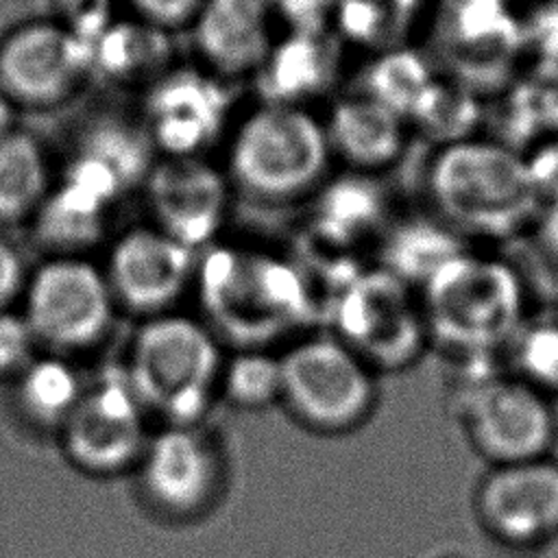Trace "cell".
<instances>
[{
    "label": "cell",
    "mask_w": 558,
    "mask_h": 558,
    "mask_svg": "<svg viewBox=\"0 0 558 558\" xmlns=\"http://www.w3.org/2000/svg\"><path fill=\"white\" fill-rule=\"evenodd\" d=\"M427 192L440 220L462 238L488 242L532 231L543 207L525 155L499 140L438 146L427 166Z\"/></svg>",
    "instance_id": "obj_1"
},
{
    "label": "cell",
    "mask_w": 558,
    "mask_h": 558,
    "mask_svg": "<svg viewBox=\"0 0 558 558\" xmlns=\"http://www.w3.org/2000/svg\"><path fill=\"white\" fill-rule=\"evenodd\" d=\"M421 301L432 344L442 347L453 360L501 357L534 307L514 262L471 246L423 286Z\"/></svg>",
    "instance_id": "obj_2"
},
{
    "label": "cell",
    "mask_w": 558,
    "mask_h": 558,
    "mask_svg": "<svg viewBox=\"0 0 558 558\" xmlns=\"http://www.w3.org/2000/svg\"><path fill=\"white\" fill-rule=\"evenodd\" d=\"M225 357L209 325L174 310L140 320L120 371L148 416L192 425L220 397Z\"/></svg>",
    "instance_id": "obj_3"
},
{
    "label": "cell",
    "mask_w": 558,
    "mask_h": 558,
    "mask_svg": "<svg viewBox=\"0 0 558 558\" xmlns=\"http://www.w3.org/2000/svg\"><path fill=\"white\" fill-rule=\"evenodd\" d=\"M451 408L486 466L549 458L558 442L556 401L517 379L501 357L456 360Z\"/></svg>",
    "instance_id": "obj_4"
},
{
    "label": "cell",
    "mask_w": 558,
    "mask_h": 558,
    "mask_svg": "<svg viewBox=\"0 0 558 558\" xmlns=\"http://www.w3.org/2000/svg\"><path fill=\"white\" fill-rule=\"evenodd\" d=\"M329 161L331 146L316 113L264 100L231 135L229 181L259 201H292L320 185Z\"/></svg>",
    "instance_id": "obj_5"
},
{
    "label": "cell",
    "mask_w": 558,
    "mask_h": 558,
    "mask_svg": "<svg viewBox=\"0 0 558 558\" xmlns=\"http://www.w3.org/2000/svg\"><path fill=\"white\" fill-rule=\"evenodd\" d=\"M279 362V403L305 429L325 436L349 434L375 412L377 373L338 336L299 338Z\"/></svg>",
    "instance_id": "obj_6"
},
{
    "label": "cell",
    "mask_w": 558,
    "mask_h": 558,
    "mask_svg": "<svg viewBox=\"0 0 558 558\" xmlns=\"http://www.w3.org/2000/svg\"><path fill=\"white\" fill-rule=\"evenodd\" d=\"M20 303L39 349L65 357L100 344L118 312L105 270L85 255H48L28 272Z\"/></svg>",
    "instance_id": "obj_7"
},
{
    "label": "cell",
    "mask_w": 558,
    "mask_h": 558,
    "mask_svg": "<svg viewBox=\"0 0 558 558\" xmlns=\"http://www.w3.org/2000/svg\"><path fill=\"white\" fill-rule=\"evenodd\" d=\"M137 495L159 519L187 523L211 512L227 486L220 440L203 425H163L133 469Z\"/></svg>",
    "instance_id": "obj_8"
},
{
    "label": "cell",
    "mask_w": 558,
    "mask_h": 558,
    "mask_svg": "<svg viewBox=\"0 0 558 558\" xmlns=\"http://www.w3.org/2000/svg\"><path fill=\"white\" fill-rule=\"evenodd\" d=\"M375 373L414 364L432 344L423 301L381 268L351 281L336 303V333Z\"/></svg>",
    "instance_id": "obj_9"
},
{
    "label": "cell",
    "mask_w": 558,
    "mask_h": 558,
    "mask_svg": "<svg viewBox=\"0 0 558 558\" xmlns=\"http://www.w3.org/2000/svg\"><path fill=\"white\" fill-rule=\"evenodd\" d=\"M57 436L76 471L118 477L137 466L148 445V412L118 368L85 386Z\"/></svg>",
    "instance_id": "obj_10"
},
{
    "label": "cell",
    "mask_w": 558,
    "mask_h": 558,
    "mask_svg": "<svg viewBox=\"0 0 558 558\" xmlns=\"http://www.w3.org/2000/svg\"><path fill=\"white\" fill-rule=\"evenodd\" d=\"M471 508L480 532L501 549L536 551L549 545L558 538V460L486 466Z\"/></svg>",
    "instance_id": "obj_11"
},
{
    "label": "cell",
    "mask_w": 558,
    "mask_h": 558,
    "mask_svg": "<svg viewBox=\"0 0 558 558\" xmlns=\"http://www.w3.org/2000/svg\"><path fill=\"white\" fill-rule=\"evenodd\" d=\"M89 68L92 46L57 20H28L0 37V87L17 109L63 102Z\"/></svg>",
    "instance_id": "obj_12"
},
{
    "label": "cell",
    "mask_w": 558,
    "mask_h": 558,
    "mask_svg": "<svg viewBox=\"0 0 558 558\" xmlns=\"http://www.w3.org/2000/svg\"><path fill=\"white\" fill-rule=\"evenodd\" d=\"M194 248L150 225L120 233L102 270L118 310L144 320L174 312L194 277Z\"/></svg>",
    "instance_id": "obj_13"
},
{
    "label": "cell",
    "mask_w": 558,
    "mask_h": 558,
    "mask_svg": "<svg viewBox=\"0 0 558 558\" xmlns=\"http://www.w3.org/2000/svg\"><path fill=\"white\" fill-rule=\"evenodd\" d=\"M144 183L155 227L194 251L211 244L229 211V174L203 155H163Z\"/></svg>",
    "instance_id": "obj_14"
},
{
    "label": "cell",
    "mask_w": 558,
    "mask_h": 558,
    "mask_svg": "<svg viewBox=\"0 0 558 558\" xmlns=\"http://www.w3.org/2000/svg\"><path fill=\"white\" fill-rule=\"evenodd\" d=\"M229 94L209 70H168L148 89L144 131L163 155H201L229 118Z\"/></svg>",
    "instance_id": "obj_15"
},
{
    "label": "cell",
    "mask_w": 558,
    "mask_h": 558,
    "mask_svg": "<svg viewBox=\"0 0 558 558\" xmlns=\"http://www.w3.org/2000/svg\"><path fill=\"white\" fill-rule=\"evenodd\" d=\"M272 15L266 0H203L192 33L205 68L220 78L257 74L275 46Z\"/></svg>",
    "instance_id": "obj_16"
},
{
    "label": "cell",
    "mask_w": 558,
    "mask_h": 558,
    "mask_svg": "<svg viewBox=\"0 0 558 558\" xmlns=\"http://www.w3.org/2000/svg\"><path fill=\"white\" fill-rule=\"evenodd\" d=\"M150 148L144 126H133L120 118L98 120L76 144L63 179L113 205L133 185L146 181L155 163Z\"/></svg>",
    "instance_id": "obj_17"
},
{
    "label": "cell",
    "mask_w": 558,
    "mask_h": 558,
    "mask_svg": "<svg viewBox=\"0 0 558 558\" xmlns=\"http://www.w3.org/2000/svg\"><path fill=\"white\" fill-rule=\"evenodd\" d=\"M323 122L331 155L360 172L390 166L403 153L405 118L364 92L340 98Z\"/></svg>",
    "instance_id": "obj_18"
},
{
    "label": "cell",
    "mask_w": 558,
    "mask_h": 558,
    "mask_svg": "<svg viewBox=\"0 0 558 558\" xmlns=\"http://www.w3.org/2000/svg\"><path fill=\"white\" fill-rule=\"evenodd\" d=\"M283 41H275L264 65L257 70L266 102L303 105L305 98L325 92L336 74V35L318 28H292Z\"/></svg>",
    "instance_id": "obj_19"
},
{
    "label": "cell",
    "mask_w": 558,
    "mask_h": 558,
    "mask_svg": "<svg viewBox=\"0 0 558 558\" xmlns=\"http://www.w3.org/2000/svg\"><path fill=\"white\" fill-rule=\"evenodd\" d=\"M109 207L96 194L63 179L61 185L50 187L28 220L33 238L50 255H83L102 238Z\"/></svg>",
    "instance_id": "obj_20"
},
{
    "label": "cell",
    "mask_w": 558,
    "mask_h": 558,
    "mask_svg": "<svg viewBox=\"0 0 558 558\" xmlns=\"http://www.w3.org/2000/svg\"><path fill=\"white\" fill-rule=\"evenodd\" d=\"M11 388L22 421L35 429L57 434L78 403L85 384L65 355L39 351L11 381Z\"/></svg>",
    "instance_id": "obj_21"
},
{
    "label": "cell",
    "mask_w": 558,
    "mask_h": 558,
    "mask_svg": "<svg viewBox=\"0 0 558 558\" xmlns=\"http://www.w3.org/2000/svg\"><path fill=\"white\" fill-rule=\"evenodd\" d=\"M44 144L28 131L0 137V227L28 222L50 192Z\"/></svg>",
    "instance_id": "obj_22"
},
{
    "label": "cell",
    "mask_w": 558,
    "mask_h": 558,
    "mask_svg": "<svg viewBox=\"0 0 558 558\" xmlns=\"http://www.w3.org/2000/svg\"><path fill=\"white\" fill-rule=\"evenodd\" d=\"M501 116L514 148L558 135V63L534 59L506 92Z\"/></svg>",
    "instance_id": "obj_23"
},
{
    "label": "cell",
    "mask_w": 558,
    "mask_h": 558,
    "mask_svg": "<svg viewBox=\"0 0 558 558\" xmlns=\"http://www.w3.org/2000/svg\"><path fill=\"white\" fill-rule=\"evenodd\" d=\"M464 238L445 220H408L388 240L386 270L408 286H425L447 262L466 251Z\"/></svg>",
    "instance_id": "obj_24"
},
{
    "label": "cell",
    "mask_w": 558,
    "mask_h": 558,
    "mask_svg": "<svg viewBox=\"0 0 558 558\" xmlns=\"http://www.w3.org/2000/svg\"><path fill=\"white\" fill-rule=\"evenodd\" d=\"M517 379L558 403V307L534 305L501 353Z\"/></svg>",
    "instance_id": "obj_25"
},
{
    "label": "cell",
    "mask_w": 558,
    "mask_h": 558,
    "mask_svg": "<svg viewBox=\"0 0 558 558\" xmlns=\"http://www.w3.org/2000/svg\"><path fill=\"white\" fill-rule=\"evenodd\" d=\"M436 72L425 54L412 48L395 46L384 50L366 70L364 94L397 111L405 122L427 94Z\"/></svg>",
    "instance_id": "obj_26"
},
{
    "label": "cell",
    "mask_w": 558,
    "mask_h": 558,
    "mask_svg": "<svg viewBox=\"0 0 558 558\" xmlns=\"http://www.w3.org/2000/svg\"><path fill=\"white\" fill-rule=\"evenodd\" d=\"M480 120L482 105L475 92L469 89L462 81L436 76V81L410 116L408 124H414L425 137L434 140L438 146H447L475 137Z\"/></svg>",
    "instance_id": "obj_27"
},
{
    "label": "cell",
    "mask_w": 558,
    "mask_h": 558,
    "mask_svg": "<svg viewBox=\"0 0 558 558\" xmlns=\"http://www.w3.org/2000/svg\"><path fill=\"white\" fill-rule=\"evenodd\" d=\"M316 229L333 242L360 240L373 231L381 216V196L364 174L331 183L318 201Z\"/></svg>",
    "instance_id": "obj_28"
},
{
    "label": "cell",
    "mask_w": 558,
    "mask_h": 558,
    "mask_svg": "<svg viewBox=\"0 0 558 558\" xmlns=\"http://www.w3.org/2000/svg\"><path fill=\"white\" fill-rule=\"evenodd\" d=\"M220 397L242 410H262L281 399L279 355L262 347H242L225 357Z\"/></svg>",
    "instance_id": "obj_29"
},
{
    "label": "cell",
    "mask_w": 558,
    "mask_h": 558,
    "mask_svg": "<svg viewBox=\"0 0 558 558\" xmlns=\"http://www.w3.org/2000/svg\"><path fill=\"white\" fill-rule=\"evenodd\" d=\"M333 11L344 37L375 46L386 44L401 28L410 0H336Z\"/></svg>",
    "instance_id": "obj_30"
},
{
    "label": "cell",
    "mask_w": 558,
    "mask_h": 558,
    "mask_svg": "<svg viewBox=\"0 0 558 558\" xmlns=\"http://www.w3.org/2000/svg\"><path fill=\"white\" fill-rule=\"evenodd\" d=\"M33 329L20 310L0 312V381H13L39 353Z\"/></svg>",
    "instance_id": "obj_31"
},
{
    "label": "cell",
    "mask_w": 558,
    "mask_h": 558,
    "mask_svg": "<svg viewBox=\"0 0 558 558\" xmlns=\"http://www.w3.org/2000/svg\"><path fill=\"white\" fill-rule=\"evenodd\" d=\"M521 39L534 59L558 63V0H543L532 9L521 22Z\"/></svg>",
    "instance_id": "obj_32"
},
{
    "label": "cell",
    "mask_w": 558,
    "mask_h": 558,
    "mask_svg": "<svg viewBox=\"0 0 558 558\" xmlns=\"http://www.w3.org/2000/svg\"><path fill=\"white\" fill-rule=\"evenodd\" d=\"M525 161L543 205L558 201V135L534 144Z\"/></svg>",
    "instance_id": "obj_33"
},
{
    "label": "cell",
    "mask_w": 558,
    "mask_h": 558,
    "mask_svg": "<svg viewBox=\"0 0 558 558\" xmlns=\"http://www.w3.org/2000/svg\"><path fill=\"white\" fill-rule=\"evenodd\" d=\"M28 272L17 246L0 235V312L13 310L22 299Z\"/></svg>",
    "instance_id": "obj_34"
},
{
    "label": "cell",
    "mask_w": 558,
    "mask_h": 558,
    "mask_svg": "<svg viewBox=\"0 0 558 558\" xmlns=\"http://www.w3.org/2000/svg\"><path fill=\"white\" fill-rule=\"evenodd\" d=\"M203 0H131L140 17L155 28H174L192 24Z\"/></svg>",
    "instance_id": "obj_35"
},
{
    "label": "cell",
    "mask_w": 558,
    "mask_h": 558,
    "mask_svg": "<svg viewBox=\"0 0 558 558\" xmlns=\"http://www.w3.org/2000/svg\"><path fill=\"white\" fill-rule=\"evenodd\" d=\"M266 4L292 28H318L333 11L336 0H266Z\"/></svg>",
    "instance_id": "obj_36"
},
{
    "label": "cell",
    "mask_w": 558,
    "mask_h": 558,
    "mask_svg": "<svg viewBox=\"0 0 558 558\" xmlns=\"http://www.w3.org/2000/svg\"><path fill=\"white\" fill-rule=\"evenodd\" d=\"M549 268L558 270V201L545 203L530 231Z\"/></svg>",
    "instance_id": "obj_37"
},
{
    "label": "cell",
    "mask_w": 558,
    "mask_h": 558,
    "mask_svg": "<svg viewBox=\"0 0 558 558\" xmlns=\"http://www.w3.org/2000/svg\"><path fill=\"white\" fill-rule=\"evenodd\" d=\"M17 122V107L15 102L7 96V92L0 87V137L9 135Z\"/></svg>",
    "instance_id": "obj_38"
}]
</instances>
